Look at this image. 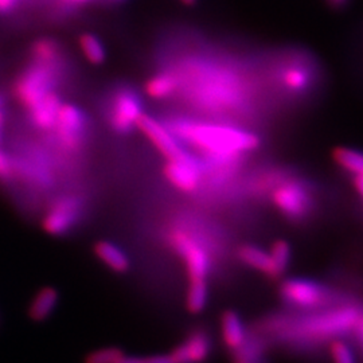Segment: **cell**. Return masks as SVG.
<instances>
[{
    "label": "cell",
    "mask_w": 363,
    "mask_h": 363,
    "mask_svg": "<svg viewBox=\"0 0 363 363\" xmlns=\"http://www.w3.org/2000/svg\"><path fill=\"white\" fill-rule=\"evenodd\" d=\"M250 331L241 316L234 311H225L220 318V334L225 346L230 351L237 350L247 340Z\"/></svg>",
    "instance_id": "cell-16"
},
{
    "label": "cell",
    "mask_w": 363,
    "mask_h": 363,
    "mask_svg": "<svg viewBox=\"0 0 363 363\" xmlns=\"http://www.w3.org/2000/svg\"><path fill=\"white\" fill-rule=\"evenodd\" d=\"M60 304V294L55 288L46 286L38 291L28 307V316L34 322L48 320Z\"/></svg>",
    "instance_id": "cell-17"
},
{
    "label": "cell",
    "mask_w": 363,
    "mask_h": 363,
    "mask_svg": "<svg viewBox=\"0 0 363 363\" xmlns=\"http://www.w3.org/2000/svg\"><path fill=\"white\" fill-rule=\"evenodd\" d=\"M347 1L349 0H328V3L331 4V6H334V7H343V6H346L347 4Z\"/></svg>",
    "instance_id": "cell-36"
},
{
    "label": "cell",
    "mask_w": 363,
    "mask_h": 363,
    "mask_svg": "<svg viewBox=\"0 0 363 363\" xmlns=\"http://www.w3.org/2000/svg\"><path fill=\"white\" fill-rule=\"evenodd\" d=\"M272 202L288 220H306L315 210L312 190L306 182L288 179L279 182L272 189Z\"/></svg>",
    "instance_id": "cell-9"
},
{
    "label": "cell",
    "mask_w": 363,
    "mask_h": 363,
    "mask_svg": "<svg viewBox=\"0 0 363 363\" xmlns=\"http://www.w3.org/2000/svg\"><path fill=\"white\" fill-rule=\"evenodd\" d=\"M0 125H6V100L0 94Z\"/></svg>",
    "instance_id": "cell-34"
},
{
    "label": "cell",
    "mask_w": 363,
    "mask_h": 363,
    "mask_svg": "<svg viewBox=\"0 0 363 363\" xmlns=\"http://www.w3.org/2000/svg\"><path fill=\"white\" fill-rule=\"evenodd\" d=\"M62 105V99L57 91L49 93L39 103L27 109V121L35 130H52L58 111Z\"/></svg>",
    "instance_id": "cell-14"
},
{
    "label": "cell",
    "mask_w": 363,
    "mask_h": 363,
    "mask_svg": "<svg viewBox=\"0 0 363 363\" xmlns=\"http://www.w3.org/2000/svg\"><path fill=\"white\" fill-rule=\"evenodd\" d=\"M91 1L93 0H55V4L61 11L69 13L82 6H88Z\"/></svg>",
    "instance_id": "cell-30"
},
{
    "label": "cell",
    "mask_w": 363,
    "mask_h": 363,
    "mask_svg": "<svg viewBox=\"0 0 363 363\" xmlns=\"http://www.w3.org/2000/svg\"><path fill=\"white\" fill-rule=\"evenodd\" d=\"M136 127L143 132L147 139L155 145L156 150L167 160L182 159L190 152L183 147V144L174 136V133L155 117L143 113L139 117Z\"/></svg>",
    "instance_id": "cell-11"
},
{
    "label": "cell",
    "mask_w": 363,
    "mask_h": 363,
    "mask_svg": "<svg viewBox=\"0 0 363 363\" xmlns=\"http://www.w3.org/2000/svg\"><path fill=\"white\" fill-rule=\"evenodd\" d=\"M280 296L286 306L315 311L343 304L337 292L311 279H288L280 286Z\"/></svg>",
    "instance_id": "cell-5"
},
{
    "label": "cell",
    "mask_w": 363,
    "mask_h": 363,
    "mask_svg": "<svg viewBox=\"0 0 363 363\" xmlns=\"http://www.w3.org/2000/svg\"><path fill=\"white\" fill-rule=\"evenodd\" d=\"M143 363H177L174 357L169 354H152V355H142Z\"/></svg>",
    "instance_id": "cell-31"
},
{
    "label": "cell",
    "mask_w": 363,
    "mask_h": 363,
    "mask_svg": "<svg viewBox=\"0 0 363 363\" xmlns=\"http://www.w3.org/2000/svg\"><path fill=\"white\" fill-rule=\"evenodd\" d=\"M233 363H265L264 339L249 333L247 340L237 350L232 351Z\"/></svg>",
    "instance_id": "cell-20"
},
{
    "label": "cell",
    "mask_w": 363,
    "mask_h": 363,
    "mask_svg": "<svg viewBox=\"0 0 363 363\" xmlns=\"http://www.w3.org/2000/svg\"><path fill=\"white\" fill-rule=\"evenodd\" d=\"M362 307L339 304L310 311L303 316H276L268 320L267 331L277 334L284 342L318 343L345 337L352 331Z\"/></svg>",
    "instance_id": "cell-1"
},
{
    "label": "cell",
    "mask_w": 363,
    "mask_h": 363,
    "mask_svg": "<svg viewBox=\"0 0 363 363\" xmlns=\"http://www.w3.org/2000/svg\"><path fill=\"white\" fill-rule=\"evenodd\" d=\"M30 61L43 65H65L64 52L58 40L39 38L30 48Z\"/></svg>",
    "instance_id": "cell-18"
},
{
    "label": "cell",
    "mask_w": 363,
    "mask_h": 363,
    "mask_svg": "<svg viewBox=\"0 0 363 363\" xmlns=\"http://www.w3.org/2000/svg\"><path fill=\"white\" fill-rule=\"evenodd\" d=\"M238 257L249 268L269 277L271 259L268 250H264L256 245H244L238 249Z\"/></svg>",
    "instance_id": "cell-23"
},
{
    "label": "cell",
    "mask_w": 363,
    "mask_h": 363,
    "mask_svg": "<svg viewBox=\"0 0 363 363\" xmlns=\"http://www.w3.org/2000/svg\"><path fill=\"white\" fill-rule=\"evenodd\" d=\"M79 48L81 52H84L85 58L94 65H100L105 61L104 45L101 43V40L97 38L93 34H82L79 37Z\"/></svg>",
    "instance_id": "cell-25"
},
{
    "label": "cell",
    "mask_w": 363,
    "mask_h": 363,
    "mask_svg": "<svg viewBox=\"0 0 363 363\" xmlns=\"http://www.w3.org/2000/svg\"><path fill=\"white\" fill-rule=\"evenodd\" d=\"M105 118L111 128L127 135L133 130L143 115V101L139 93L128 85H120L108 96L104 106Z\"/></svg>",
    "instance_id": "cell-8"
},
{
    "label": "cell",
    "mask_w": 363,
    "mask_h": 363,
    "mask_svg": "<svg viewBox=\"0 0 363 363\" xmlns=\"http://www.w3.org/2000/svg\"><path fill=\"white\" fill-rule=\"evenodd\" d=\"M65 65H43L30 62L13 81V91L16 101L25 109L39 103L49 93L55 91L64 78Z\"/></svg>",
    "instance_id": "cell-3"
},
{
    "label": "cell",
    "mask_w": 363,
    "mask_h": 363,
    "mask_svg": "<svg viewBox=\"0 0 363 363\" xmlns=\"http://www.w3.org/2000/svg\"><path fill=\"white\" fill-rule=\"evenodd\" d=\"M330 357L333 363H358L355 351L343 339L337 337L330 343Z\"/></svg>",
    "instance_id": "cell-27"
},
{
    "label": "cell",
    "mask_w": 363,
    "mask_h": 363,
    "mask_svg": "<svg viewBox=\"0 0 363 363\" xmlns=\"http://www.w3.org/2000/svg\"><path fill=\"white\" fill-rule=\"evenodd\" d=\"M333 157L340 169H345L352 177H363L362 151L339 147L334 151Z\"/></svg>",
    "instance_id": "cell-24"
},
{
    "label": "cell",
    "mask_w": 363,
    "mask_h": 363,
    "mask_svg": "<svg viewBox=\"0 0 363 363\" xmlns=\"http://www.w3.org/2000/svg\"><path fill=\"white\" fill-rule=\"evenodd\" d=\"M354 187L363 201V177H354Z\"/></svg>",
    "instance_id": "cell-35"
},
{
    "label": "cell",
    "mask_w": 363,
    "mask_h": 363,
    "mask_svg": "<svg viewBox=\"0 0 363 363\" xmlns=\"http://www.w3.org/2000/svg\"><path fill=\"white\" fill-rule=\"evenodd\" d=\"M94 255L111 272L127 273L130 269V255L125 249L109 240H101L94 245Z\"/></svg>",
    "instance_id": "cell-15"
},
{
    "label": "cell",
    "mask_w": 363,
    "mask_h": 363,
    "mask_svg": "<svg viewBox=\"0 0 363 363\" xmlns=\"http://www.w3.org/2000/svg\"><path fill=\"white\" fill-rule=\"evenodd\" d=\"M52 130V145L66 155H76L88 140L89 121L78 106L62 103Z\"/></svg>",
    "instance_id": "cell-7"
},
{
    "label": "cell",
    "mask_w": 363,
    "mask_h": 363,
    "mask_svg": "<svg viewBox=\"0 0 363 363\" xmlns=\"http://www.w3.org/2000/svg\"><path fill=\"white\" fill-rule=\"evenodd\" d=\"M124 354L125 352L118 347H104L91 352L85 363H116Z\"/></svg>",
    "instance_id": "cell-28"
},
{
    "label": "cell",
    "mask_w": 363,
    "mask_h": 363,
    "mask_svg": "<svg viewBox=\"0 0 363 363\" xmlns=\"http://www.w3.org/2000/svg\"><path fill=\"white\" fill-rule=\"evenodd\" d=\"M203 164L198 156L189 154L182 159L167 160L164 166L166 179L183 193H194L203 179Z\"/></svg>",
    "instance_id": "cell-12"
},
{
    "label": "cell",
    "mask_w": 363,
    "mask_h": 363,
    "mask_svg": "<svg viewBox=\"0 0 363 363\" xmlns=\"http://www.w3.org/2000/svg\"><path fill=\"white\" fill-rule=\"evenodd\" d=\"M208 303V283H190L186 296L187 310L193 313H199L206 308Z\"/></svg>",
    "instance_id": "cell-26"
},
{
    "label": "cell",
    "mask_w": 363,
    "mask_h": 363,
    "mask_svg": "<svg viewBox=\"0 0 363 363\" xmlns=\"http://www.w3.org/2000/svg\"><path fill=\"white\" fill-rule=\"evenodd\" d=\"M179 88V79L172 73H157L145 82V93L154 100H166Z\"/></svg>",
    "instance_id": "cell-19"
},
{
    "label": "cell",
    "mask_w": 363,
    "mask_h": 363,
    "mask_svg": "<svg viewBox=\"0 0 363 363\" xmlns=\"http://www.w3.org/2000/svg\"><path fill=\"white\" fill-rule=\"evenodd\" d=\"M86 201L78 193H65L57 196L49 203L42 217L45 232L55 237L73 233L85 220Z\"/></svg>",
    "instance_id": "cell-6"
},
{
    "label": "cell",
    "mask_w": 363,
    "mask_h": 363,
    "mask_svg": "<svg viewBox=\"0 0 363 363\" xmlns=\"http://www.w3.org/2000/svg\"><path fill=\"white\" fill-rule=\"evenodd\" d=\"M15 182L13 157L0 148V184L13 186Z\"/></svg>",
    "instance_id": "cell-29"
},
{
    "label": "cell",
    "mask_w": 363,
    "mask_h": 363,
    "mask_svg": "<svg viewBox=\"0 0 363 363\" xmlns=\"http://www.w3.org/2000/svg\"><path fill=\"white\" fill-rule=\"evenodd\" d=\"M280 82L286 91L304 93L311 85V76L303 65H289L281 72Z\"/></svg>",
    "instance_id": "cell-21"
},
{
    "label": "cell",
    "mask_w": 363,
    "mask_h": 363,
    "mask_svg": "<svg viewBox=\"0 0 363 363\" xmlns=\"http://www.w3.org/2000/svg\"><path fill=\"white\" fill-rule=\"evenodd\" d=\"M108 1H115V3H120V1H124V0H108Z\"/></svg>",
    "instance_id": "cell-38"
},
{
    "label": "cell",
    "mask_w": 363,
    "mask_h": 363,
    "mask_svg": "<svg viewBox=\"0 0 363 363\" xmlns=\"http://www.w3.org/2000/svg\"><path fill=\"white\" fill-rule=\"evenodd\" d=\"M269 259H271V279H280L286 269L289 268L291 259H292V249L291 245L284 240H277L272 244L271 249L268 250Z\"/></svg>",
    "instance_id": "cell-22"
},
{
    "label": "cell",
    "mask_w": 363,
    "mask_h": 363,
    "mask_svg": "<svg viewBox=\"0 0 363 363\" xmlns=\"http://www.w3.org/2000/svg\"><path fill=\"white\" fill-rule=\"evenodd\" d=\"M21 3L22 0H0V16L11 15Z\"/></svg>",
    "instance_id": "cell-32"
},
{
    "label": "cell",
    "mask_w": 363,
    "mask_h": 363,
    "mask_svg": "<svg viewBox=\"0 0 363 363\" xmlns=\"http://www.w3.org/2000/svg\"><path fill=\"white\" fill-rule=\"evenodd\" d=\"M166 127L182 144H189L203 155H244L256 151L261 139L250 130L222 124H206L191 118L172 117Z\"/></svg>",
    "instance_id": "cell-2"
},
{
    "label": "cell",
    "mask_w": 363,
    "mask_h": 363,
    "mask_svg": "<svg viewBox=\"0 0 363 363\" xmlns=\"http://www.w3.org/2000/svg\"><path fill=\"white\" fill-rule=\"evenodd\" d=\"M181 1L183 4H186V6H194L198 0H181Z\"/></svg>",
    "instance_id": "cell-37"
},
{
    "label": "cell",
    "mask_w": 363,
    "mask_h": 363,
    "mask_svg": "<svg viewBox=\"0 0 363 363\" xmlns=\"http://www.w3.org/2000/svg\"><path fill=\"white\" fill-rule=\"evenodd\" d=\"M211 349L213 343L208 331L195 328L171 351V355L177 363H203L208 361Z\"/></svg>",
    "instance_id": "cell-13"
},
{
    "label": "cell",
    "mask_w": 363,
    "mask_h": 363,
    "mask_svg": "<svg viewBox=\"0 0 363 363\" xmlns=\"http://www.w3.org/2000/svg\"><path fill=\"white\" fill-rule=\"evenodd\" d=\"M13 157L15 181H22L26 186L38 190L49 191L57 183L50 157L37 151L22 152Z\"/></svg>",
    "instance_id": "cell-10"
},
{
    "label": "cell",
    "mask_w": 363,
    "mask_h": 363,
    "mask_svg": "<svg viewBox=\"0 0 363 363\" xmlns=\"http://www.w3.org/2000/svg\"><path fill=\"white\" fill-rule=\"evenodd\" d=\"M352 333H354V335L357 337V340H358V343H359V346L363 350V308L361 313H359V316H358L357 323L352 328Z\"/></svg>",
    "instance_id": "cell-33"
},
{
    "label": "cell",
    "mask_w": 363,
    "mask_h": 363,
    "mask_svg": "<svg viewBox=\"0 0 363 363\" xmlns=\"http://www.w3.org/2000/svg\"><path fill=\"white\" fill-rule=\"evenodd\" d=\"M205 235L177 226L169 233V244L183 259L190 283H208L213 267L210 244Z\"/></svg>",
    "instance_id": "cell-4"
}]
</instances>
